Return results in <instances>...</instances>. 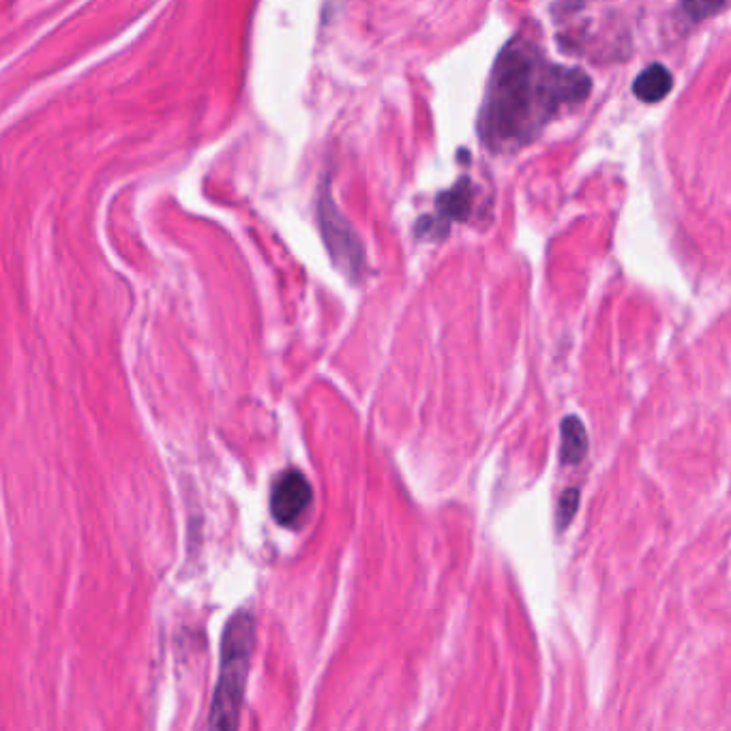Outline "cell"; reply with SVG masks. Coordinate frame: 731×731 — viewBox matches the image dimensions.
Returning a JSON list of instances; mask_svg holds the SVG:
<instances>
[{
	"label": "cell",
	"mask_w": 731,
	"mask_h": 731,
	"mask_svg": "<svg viewBox=\"0 0 731 731\" xmlns=\"http://www.w3.org/2000/svg\"><path fill=\"white\" fill-rule=\"evenodd\" d=\"M577 507H580V489H566L558 502V526L564 531L571 520L575 517L577 513Z\"/></svg>",
	"instance_id": "ba28073f"
},
{
	"label": "cell",
	"mask_w": 731,
	"mask_h": 731,
	"mask_svg": "<svg viewBox=\"0 0 731 731\" xmlns=\"http://www.w3.org/2000/svg\"><path fill=\"white\" fill-rule=\"evenodd\" d=\"M314 502L309 480L301 470H283L272 483L270 513L283 528H299Z\"/></svg>",
	"instance_id": "277c9868"
},
{
	"label": "cell",
	"mask_w": 731,
	"mask_h": 731,
	"mask_svg": "<svg viewBox=\"0 0 731 731\" xmlns=\"http://www.w3.org/2000/svg\"><path fill=\"white\" fill-rule=\"evenodd\" d=\"M472 183L467 179H462L455 187H451L447 194H442L436 206H438V217H427L418 223V234L427 236H444L449 230L451 221H465L470 210H472Z\"/></svg>",
	"instance_id": "5b68a950"
},
{
	"label": "cell",
	"mask_w": 731,
	"mask_h": 731,
	"mask_svg": "<svg viewBox=\"0 0 731 731\" xmlns=\"http://www.w3.org/2000/svg\"><path fill=\"white\" fill-rule=\"evenodd\" d=\"M671 86H673L671 73L663 65H650L637 75L633 93L644 103H659L671 93Z\"/></svg>",
	"instance_id": "8992f818"
},
{
	"label": "cell",
	"mask_w": 731,
	"mask_h": 731,
	"mask_svg": "<svg viewBox=\"0 0 731 731\" xmlns=\"http://www.w3.org/2000/svg\"><path fill=\"white\" fill-rule=\"evenodd\" d=\"M682 7L693 20H704L719 13L726 7V0H682Z\"/></svg>",
	"instance_id": "9c48e42d"
},
{
	"label": "cell",
	"mask_w": 731,
	"mask_h": 731,
	"mask_svg": "<svg viewBox=\"0 0 731 731\" xmlns=\"http://www.w3.org/2000/svg\"><path fill=\"white\" fill-rule=\"evenodd\" d=\"M560 434H562V447H560L562 464H580L588 453V434L584 423L577 416H566L562 421Z\"/></svg>",
	"instance_id": "52a82bcc"
},
{
	"label": "cell",
	"mask_w": 731,
	"mask_h": 731,
	"mask_svg": "<svg viewBox=\"0 0 731 731\" xmlns=\"http://www.w3.org/2000/svg\"><path fill=\"white\" fill-rule=\"evenodd\" d=\"M318 212H320V226H322V234H325L332 263L339 266L350 279L356 281L365 270V254L350 223L341 217V212L332 204L329 190L322 192L320 196Z\"/></svg>",
	"instance_id": "3957f363"
},
{
	"label": "cell",
	"mask_w": 731,
	"mask_h": 731,
	"mask_svg": "<svg viewBox=\"0 0 731 731\" xmlns=\"http://www.w3.org/2000/svg\"><path fill=\"white\" fill-rule=\"evenodd\" d=\"M553 65H547L526 39L511 41L498 57L478 132L494 150H515L531 142L560 108L553 93Z\"/></svg>",
	"instance_id": "6da1fadb"
},
{
	"label": "cell",
	"mask_w": 731,
	"mask_h": 731,
	"mask_svg": "<svg viewBox=\"0 0 731 731\" xmlns=\"http://www.w3.org/2000/svg\"><path fill=\"white\" fill-rule=\"evenodd\" d=\"M256 644V620L249 611L234 613L223 631L221 639V669L217 689L210 704L208 728L212 730H236L245 686L252 667V655Z\"/></svg>",
	"instance_id": "7a4b0ae2"
}]
</instances>
